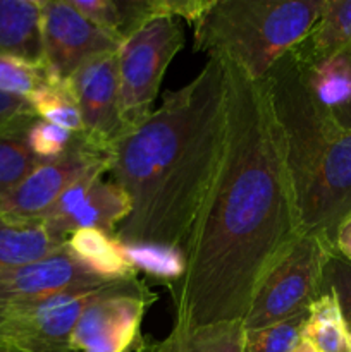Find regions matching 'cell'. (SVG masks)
<instances>
[{
    "label": "cell",
    "instance_id": "obj_10",
    "mask_svg": "<svg viewBox=\"0 0 351 352\" xmlns=\"http://www.w3.org/2000/svg\"><path fill=\"white\" fill-rule=\"evenodd\" d=\"M103 175L81 179L48 210L41 222L52 236L65 241L76 230L96 229L114 237L117 227L131 213V203L126 192Z\"/></svg>",
    "mask_w": 351,
    "mask_h": 352
},
{
    "label": "cell",
    "instance_id": "obj_17",
    "mask_svg": "<svg viewBox=\"0 0 351 352\" xmlns=\"http://www.w3.org/2000/svg\"><path fill=\"white\" fill-rule=\"evenodd\" d=\"M86 19L116 38L126 41L150 19L157 17L155 0H69Z\"/></svg>",
    "mask_w": 351,
    "mask_h": 352
},
{
    "label": "cell",
    "instance_id": "obj_15",
    "mask_svg": "<svg viewBox=\"0 0 351 352\" xmlns=\"http://www.w3.org/2000/svg\"><path fill=\"white\" fill-rule=\"evenodd\" d=\"M65 248L43 222H17L0 217V272L33 263Z\"/></svg>",
    "mask_w": 351,
    "mask_h": 352
},
{
    "label": "cell",
    "instance_id": "obj_29",
    "mask_svg": "<svg viewBox=\"0 0 351 352\" xmlns=\"http://www.w3.org/2000/svg\"><path fill=\"white\" fill-rule=\"evenodd\" d=\"M334 250L351 263V212L344 217L334 237Z\"/></svg>",
    "mask_w": 351,
    "mask_h": 352
},
{
    "label": "cell",
    "instance_id": "obj_27",
    "mask_svg": "<svg viewBox=\"0 0 351 352\" xmlns=\"http://www.w3.org/2000/svg\"><path fill=\"white\" fill-rule=\"evenodd\" d=\"M322 291L334 292L346 323L351 329V263L344 260L337 251H332L327 258L326 268H323Z\"/></svg>",
    "mask_w": 351,
    "mask_h": 352
},
{
    "label": "cell",
    "instance_id": "obj_33",
    "mask_svg": "<svg viewBox=\"0 0 351 352\" xmlns=\"http://www.w3.org/2000/svg\"><path fill=\"white\" fill-rule=\"evenodd\" d=\"M0 352H14V351H10V349H7V347L0 346Z\"/></svg>",
    "mask_w": 351,
    "mask_h": 352
},
{
    "label": "cell",
    "instance_id": "obj_18",
    "mask_svg": "<svg viewBox=\"0 0 351 352\" xmlns=\"http://www.w3.org/2000/svg\"><path fill=\"white\" fill-rule=\"evenodd\" d=\"M299 64V62H298ZM301 65V64H299ZM303 67V65H301ZM306 86L323 110L336 119L351 107V48L326 58L312 67H303Z\"/></svg>",
    "mask_w": 351,
    "mask_h": 352
},
{
    "label": "cell",
    "instance_id": "obj_6",
    "mask_svg": "<svg viewBox=\"0 0 351 352\" xmlns=\"http://www.w3.org/2000/svg\"><path fill=\"white\" fill-rule=\"evenodd\" d=\"M334 250L313 234H301L267 272L243 318L244 330L265 329L306 311L322 291L323 268Z\"/></svg>",
    "mask_w": 351,
    "mask_h": 352
},
{
    "label": "cell",
    "instance_id": "obj_7",
    "mask_svg": "<svg viewBox=\"0 0 351 352\" xmlns=\"http://www.w3.org/2000/svg\"><path fill=\"white\" fill-rule=\"evenodd\" d=\"M110 151L72 134L58 158L38 165L19 186L0 198V217L17 222H41L48 210L71 186L95 174H109Z\"/></svg>",
    "mask_w": 351,
    "mask_h": 352
},
{
    "label": "cell",
    "instance_id": "obj_23",
    "mask_svg": "<svg viewBox=\"0 0 351 352\" xmlns=\"http://www.w3.org/2000/svg\"><path fill=\"white\" fill-rule=\"evenodd\" d=\"M26 133L0 134V198L43 164L28 146Z\"/></svg>",
    "mask_w": 351,
    "mask_h": 352
},
{
    "label": "cell",
    "instance_id": "obj_30",
    "mask_svg": "<svg viewBox=\"0 0 351 352\" xmlns=\"http://www.w3.org/2000/svg\"><path fill=\"white\" fill-rule=\"evenodd\" d=\"M334 120H336L341 127H344V129H351V107L348 110H344V112L341 113V116H337Z\"/></svg>",
    "mask_w": 351,
    "mask_h": 352
},
{
    "label": "cell",
    "instance_id": "obj_8",
    "mask_svg": "<svg viewBox=\"0 0 351 352\" xmlns=\"http://www.w3.org/2000/svg\"><path fill=\"white\" fill-rule=\"evenodd\" d=\"M155 296L136 277L105 282L79 316L71 336L74 352H129Z\"/></svg>",
    "mask_w": 351,
    "mask_h": 352
},
{
    "label": "cell",
    "instance_id": "obj_25",
    "mask_svg": "<svg viewBox=\"0 0 351 352\" xmlns=\"http://www.w3.org/2000/svg\"><path fill=\"white\" fill-rule=\"evenodd\" d=\"M52 79L54 78L43 64H33L12 55L0 54V91L30 98Z\"/></svg>",
    "mask_w": 351,
    "mask_h": 352
},
{
    "label": "cell",
    "instance_id": "obj_20",
    "mask_svg": "<svg viewBox=\"0 0 351 352\" xmlns=\"http://www.w3.org/2000/svg\"><path fill=\"white\" fill-rule=\"evenodd\" d=\"M243 320H237L198 329H172L155 347L157 352H243Z\"/></svg>",
    "mask_w": 351,
    "mask_h": 352
},
{
    "label": "cell",
    "instance_id": "obj_5",
    "mask_svg": "<svg viewBox=\"0 0 351 352\" xmlns=\"http://www.w3.org/2000/svg\"><path fill=\"white\" fill-rule=\"evenodd\" d=\"M184 47L179 19L157 16L126 41L117 52L119 109L126 133L143 122L153 110L162 78L172 58Z\"/></svg>",
    "mask_w": 351,
    "mask_h": 352
},
{
    "label": "cell",
    "instance_id": "obj_1",
    "mask_svg": "<svg viewBox=\"0 0 351 352\" xmlns=\"http://www.w3.org/2000/svg\"><path fill=\"white\" fill-rule=\"evenodd\" d=\"M224 64L222 158L186 244L184 274L169 285L178 330L243 320L262 278L303 234L265 82Z\"/></svg>",
    "mask_w": 351,
    "mask_h": 352
},
{
    "label": "cell",
    "instance_id": "obj_12",
    "mask_svg": "<svg viewBox=\"0 0 351 352\" xmlns=\"http://www.w3.org/2000/svg\"><path fill=\"white\" fill-rule=\"evenodd\" d=\"M105 284L86 270L67 248L33 263L0 272V322L16 309L72 287Z\"/></svg>",
    "mask_w": 351,
    "mask_h": 352
},
{
    "label": "cell",
    "instance_id": "obj_24",
    "mask_svg": "<svg viewBox=\"0 0 351 352\" xmlns=\"http://www.w3.org/2000/svg\"><path fill=\"white\" fill-rule=\"evenodd\" d=\"M306 316L308 309L265 329L244 330L243 352H292L303 339Z\"/></svg>",
    "mask_w": 351,
    "mask_h": 352
},
{
    "label": "cell",
    "instance_id": "obj_14",
    "mask_svg": "<svg viewBox=\"0 0 351 352\" xmlns=\"http://www.w3.org/2000/svg\"><path fill=\"white\" fill-rule=\"evenodd\" d=\"M348 48H351V0H326L308 36L289 54L303 67H312Z\"/></svg>",
    "mask_w": 351,
    "mask_h": 352
},
{
    "label": "cell",
    "instance_id": "obj_26",
    "mask_svg": "<svg viewBox=\"0 0 351 352\" xmlns=\"http://www.w3.org/2000/svg\"><path fill=\"white\" fill-rule=\"evenodd\" d=\"M71 140L72 133L41 119H38L26 133L28 146L41 162H50L61 157L71 144Z\"/></svg>",
    "mask_w": 351,
    "mask_h": 352
},
{
    "label": "cell",
    "instance_id": "obj_4",
    "mask_svg": "<svg viewBox=\"0 0 351 352\" xmlns=\"http://www.w3.org/2000/svg\"><path fill=\"white\" fill-rule=\"evenodd\" d=\"M326 0H212L195 26V50L237 65L264 81L286 54L298 47Z\"/></svg>",
    "mask_w": 351,
    "mask_h": 352
},
{
    "label": "cell",
    "instance_id": "obj_3",
    "mask_svg": "<svg viewBox=\"0 0 351 352\" xmlns=\"http://www.w3.org/2000/svg\"><path fill=\"white\" fill-rule=\"evenodd\" d=\"M264 82L281 131L301 232L334 248L337 227L351 212V129L315 102L291 54Z\"/></svg>",
    "mask_w": 351,
    "mask_h": 352
},
{
    "label": "cell",
    "instance_id": "obj_16",
    "mask_svg": "<svg viewBox=\"0 0 351 352\" xmlns=\"http://www.w3.org/2000/svg\"><path fill=\"white\" fill-rule=\"evenodd\" d=\"M65 248L86 270L102 280L114 282L136 277V270L123 256L117 241L102 230H76L65 239Z\"/></svg>",
    "mask_w": 351,
    "mask_h": 352
},
{
    "label": "cell",
    "instance_id": "obj_13",
    "mask_svg": "<svg viewBox=\"0 0 351 352\" xmlns=\"http://www.w3.org/2000/svg\"><path fill=\"white\" fill-rule=\"evenodd\" d=\"M0 54L43 64L40 0H0Z\"/></svg>",
    "mask_w": 351,
    "mask_h": 352
},
{
    "label": "cell",
    "instance_id": "obj_32",
    "mask_svg": "<svg viewBox=\"0 0 351 352\" xmlns=\"http://www.w3.org/2000/svg\"><path fill=\"white\" fill-rule=\"evenodd\" d=\"M136 352H157V347H155V344L140 342V346H138Z\"/></svg>",
    "mask_w": 351,
    "mask_h": 352
},
{
    "label": "cell",
    "instance_id": "obj_28",
    "mask_svg": "<svg viewBox=\"0 0 351 352\" xmlns=\"http://www.w3.org/2000/svg\"><path fill=\"white\" fill-rule=\"evenodd\" d=\"M38 119L30 100L0 91V134L26 133Z\"/></svg>",
    "mask_w": 351,
    "mask_h": 352
},
{
    "label": "cell",
    "instance_id": "obj_31",
    "mask_svg": "<svg viewBox=\"0 0 351 352\" xmlns=\"http://www.w3.org/2000/svg\"><path fill=\"white\" fill-rule=\"evenodd\" d=\"M292 352H317V351H315V347L312 346V344L306 342L305 339H301V342H299L298 346L292 349Z\"/></svg>",
    "mask_w": 351,
    "mask_h": 352
},
{
    "label": "cell",
    "instance_id": "obj_22",
    "mask_svg": "<svg viewBox=\"0 0 351 352\" xmlns=\"http://www.w3.org/2000/svg\"><path fill=\"white\" fill-rule=\"evenodd\" d=\"M119 250L134 270L165 280L169 285L182 277L186 268L184 253L178 248L150 243H119Z\"/></svg>",
    "mask_w": 351,
    "mask_h": 352
},
{
    "label": "cell",
    "instance_id": "obj_11",
    "mask_svg": "<svg viewBox=\"0 0 351 352\" xmlns=\"http://www.w3.org/2000/svg\"><path fill=\"white\" fill-rule=\"evenodd\" d=\"M83 119V136L110 151L126 134L119 109V69L116 54H103L83 64L67 79Z\"/></svg>",
    "mask_w": 351,
    "mask_h": 352
},
{
    "label": "cell",
    "instance_id": "obj_2",
    "mask_svg": "<svg viewBox=\"0 0 351 352\" xmlns=\"http://www.w3.org/2000/svg\"><path fill=\"white\" fill-rule=\"evenodd\" d=\"M227 126L226 64L209 57L202 71L110 148L109 174L131 213L119 243H150L184 253L222 158Z\"/></svg>",
    "mask_w": 351,
    "mask_h": 352
},
{
    "label": "cell",
    "instance_id": "obj_19",
    "mask_svg": "<svg viewBox=\"0 0 351 352\" xmlns=\"http://www.w3.org/2000/svg\"><path fill=\"white\" fill-rule=\"evenodd\" d=\"M303 339L317 352H351V329L334 292L322 291L308 306Z\"/></svg>",
    "mask_w": 351,
    "mask_h": 352
},
{
    "label": "cell",
    "instance_id": "obj_9",
    "mask_svg": "<svg viewBox=\"0 0 351 352\" xmlns=\"http://www.w3.org/2000/svg\"><path fill=\"white\" fill-rule=\"evenodd\" d=\"M43 65L54 79L71 78L83 64L116 54L120 41L86 19L69 0H40Z\"/></svg>",
    "mask_w": 351,
    "mask_h": 352
},
{
    "label": "cell",
    "instance_id": "obj_21",
    "mask_svg": "<svg viewBox=\"0 0 351 352\" xmlns=\"http://www.w3.org/2000/svg\"><path fill=\"white\" fill-rule=\"evenodd\" d=\"M28 100L41 120L64 127L72 134L83 133L81 112L67 79H52Z\"/></svg>",
    "mask_w": 351,
    "mask_h": 352
}]
</instances>
